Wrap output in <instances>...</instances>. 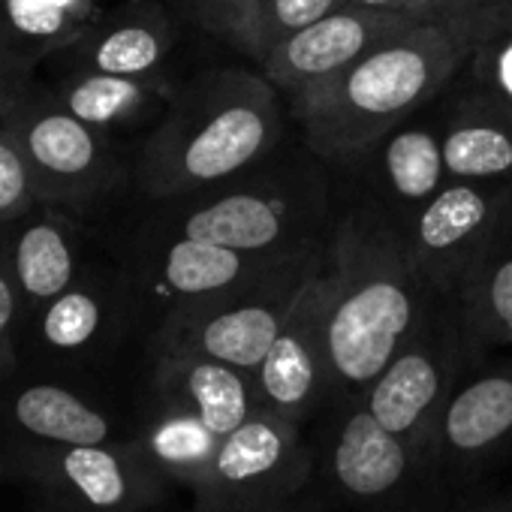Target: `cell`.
I'll use <instances>...</instances> for the list:
<instances>
[{
	"label": "cell",
	"mask_w": 512,
	"mask_h": 512,
	"mask_svg": "<svg viewBox=\"0 0 512 512\" xmlns=\"http://www.w3.org/2000/svg\"><path fill=\"white\" fill-rule=\"evenodd\" d=\"M461 19H416L341 73L299 91V115L332 154H350L425 103L467 58Z\"/></svg>",
	"instance_id": "obj_1"
},
{
	"label": "cell",
	"mask_w": 512,
	"mask_h": 512,
	"mask_svg": "<svg viewBox=\"0 0 512 512\" xmlns=\"http://www.w3.org/2000/svg\"><path fill=\"white\" fill-rule=\"evenodd\" d=\"M302 425L260 407L217 440L205 470L190 485L193 512H278L317 476Z\"/></svg>",
	"instance_id": "obj_2"
},
{
	"label": "cell",
	"mask_w": 512,
	"mask_h": 512,
	"mask_svg": "<svg viewBox=\"0 0 512 512\" xmlns=\"http://www.w3.org/2000/svg\"><path fill=\"white\" fill-rule=\"evenodd\" d=\"M7 464L31 482L37 512H148L166 500L172 485L136 437L13 449Z\"/></svg>",
	"instance_id": "obj_3"
},
{
	"label": "cell",
	"mask_w": 512,
	"mask_h": 512,
	"mask_svg": "<svg viewBox=\"0 0 512 512\" xmlns=\"http://www.w3.org/2000/svg\"><path fill=\"white\" fill-rule=\"evenodd\" d=\"M31 166L37 199L85 211L115 181V157L103 130L85 124L46 88L31 85L7 121Z\"/></svg>",
	"instance_id": "obj_4"
},
{
	"label": "cell",
	"mask_w": 512,
	"mask_h": 512,
	"mask_svg": "<svg viewBox=\"0 0 512 512\" xmlns=\"http://www.w3.org/2000/svg\"><path fill=\"white\" fill-rule=\"evenodd\" d=\"M317 464L332 494L365 512H398L434 476L428 452L386 431L365 404L332 422Z\"/></svg>",
	"instance_id": "obj_5"
},
{
	"label": "cell",
	"mask_w": 512,
	"mask_h": 512,
	"mask_svg": "<svg viewBox=\"0 0 512 512\" xmlns=\"http://www.w3.org/2000/svg\"><path fill=\"white\" fill-rule=\"evenodd\" d=\"M413 323L416 308L401 281H359L320 323L332 392H365L404 350Z\"/></svg>",
	"instance_id": "obj_6"
},
{
	"label": "cell",
	"mask_w": 512,
	"mask_h": 512,
	"mask_svg": "<svg viewBox=\"0 0 512 512\" xmlns=\"http://www.w3.org/2000/svg\"><path fill=\"white\" fill-rule=\"evenodd\" d=\"M266 139L269 118L253 103H226L196 124L175 118L148 145L145 187L166 196L226 178L260 154Z\"/></svg>",
	"instance_id": "obj_7"
},
{
	"label": "cell",
	"mask_w": 512,
	"mask_h": 512,
	"mask_svg": "<svg viewBox=\"0 0 512 512\" xmlns=\"http://www.w3.org/2000/svg\"><path fill=\"white\" fill-rule=\"evenodd\" d=\"M512 446V371L479 374L449 392L431 431V467L455 485L473 482Z\"/></svg>",
	"instance_id": "obj_8"
},
{
	"label": "cell",
	"mask_w": 512,
	"mask_h": 512,
	"mask_svg": "<svg viewBox=\"0 0 512 512\" xmlns=\"http://www.w3.org/2000/svg\"><path fill=\"white\" fill-rule=\"evenodd\" d=\"M416 19L419 16L377 13L359 7L335 10L266 52V70L278 85L299 94L308 85L341 73L356 58L371 52L377 43L398 34L401 28L413 25Z\"/></svg>",
	"instance_id": "obj_9"
},
{
	"label": "cell",
	"mask_w": 512,
	"mask_h": 512,
	"mask_svg": "<svg viewBox=\"0 0 512 512\" xmlns=\"http://www.w3.org/2000/svg\"><path fill=\"white\" fill-rule=\"evenodd\" d=\"M452 377L455 359L449 350L404 344L386 371L362 392V404L386 431L428 452L437 413L452 392Z\"/></svg>",
	"instance_id": "obj_10"
},
{
	"label": "cell",
	"mask_w": 512,
	"mask_h": 512,
	"mask_svg": "<svg viewBox=\"0 0 512 512\" xmlns=\"http://www.w3.org/2000/svg\"><path fill=\"white\" fill-rule=\"evenodd\" d=\"M7 250L28 320L79 284V238L67 208L37 202L28 214L10 220Z\"/></svg>",
	"instance_id": "obj_11"
},
{
	"label": "cell",
	"mask_w": 512,
	"mask_h": 512,
	"mask_svg": "<svg viewBox=\"0 0 512 512\" xmlns=\"http://www.w3.org/2000/svg\"><path fill=\"white\" fill-rule=\"evenodd\" d=\"M154 383L160 404L190 413L214 437H226L260 410V398L247 371L205 356L160 353Z\"/></svg>",
	"instance_id": "obj_12"
},
{
	"label": "cell",
	"mask_w": 512,
	"mask_h": 512,
	"mask_svg": "<svg viewBox=\"0 0 512 512\" xmlns=\"http://www.w3.org/2000/svg\"><path fill=\"white\" fill-rule=\"evenodd\" d=\"M287 320L272 305H238L211 317H175L160 332V353H193L253 374L275 347Z\"/></svg>",
	"instance_id": "obj_13"
},
{
	"label": "cell",
	"mask_w": 512,
	"mask_h": 512,
	"mask_svg": "<svg viewBox=\"0 0 512 512\" xmlns=\"http://www.w3.org/2000/svg\"><path fill=\"white\" fill-rule=\"evenodd\" d=\"M7 431L16 437L13 449H58L91 446L112 437V419L58 383H31L13 392L4 404Z\"/></svg>",
	"instance_id": "obj_14"
},
{
	"label": "cell",
	"mask_w": 512,
	"mask_h": 512,
	"mask_svg": "<svg viewBox=\"0 0 512 512\" xmlns=\"http://www.w3.org/2000/svg\"><path fill=\"white\" fill-rule=\"evenodd\" d=\"M260 407H269L293 422H305L320 401L332 392L329 368L323 356L320 326L290 320L275 347L253 374Z\"/></svg>",
	"instance_id": "obj_15"
},
{
	"label": "cell",
	"mask_w": 512,
	"mask_h": 512,
	"mask_svg": "<svg viewBox=\"0 0 512 512\" xmlns=\"http://www.w3.org/2000/svg\"><path fill=\"white\" fill-rule=\"evenodd\" d=\"M169 52V28L154 10H130L121 19L94 25L76 46L61 55H70L73 70L112 73V76H139L151 79Z\"/></svg>",
	"instance_id": "obj_16"
},
{
	"label": "cell",
	"mask_w": 512,
	"mask_h": 512,
	"mask_svg": "<svg viewBox=\"0 0 512 512\" xmlns=\"http://www.w3.org/2000/svg\"><path fill=\"white\" fill-rule=\"evenodd\" d=\"M91 28L61 0H0V52L34 70L76 46Z\"/></svg>",
	"instance_id": "obj_17"
},
{
	"label": "cell",
	"mask_w": 512,
	"mask_h": 512,
	"mask_svg": "<svg viewBox=\"0 0 512 512\" xmlns=\"http://www.w3.org/2000/svg\"><path fill=\"white\" fill-rule=\"evenodd\" d=\"M181 229L187 238H199L247 253V250H263L278 241L281 214L272 202L260 196L235 193L187 214Z\"/></svg>",
	"instance_id": "obj_18"
},
{
	"label": "cell",
	"mask_w": 512,
	"mask_h": 512,
	"mask_svg": "<svg viewBox=\"0 0 512 512\" xmlns=\"http://www.w3.org/2000/svg\"><path fill=\"white\" fill-rule=\"evenodd\" d=\"M52 94L76 118H82L85 124L97 130H106L112 124H121L139 115L157 97V82L139 79V76L73 70Z\"/></svg>",
	"instance_id": "obj_19"
},
{
	"label": "cell",
	"mask_w": 512,
	"mask_h": 512,
	"mask_svg": "<svg viewBox=\"0 0 512 512\" xmlns=\"http://www.w3.org/2000/svg\"><path fill=\"white\" fill-rule=\"evenodd\" d=\"M220 437H214L199 419L190 413H181L175 407L160 404L154 419L136 434V443L145 449V455L178 485H193L199 473L205 470L214 446Z\"/></svg>",
	"instance_id": "obj_20"
},
{
	"label": "cell",
	"mask_w": 512,
	"mask_h": 512,
	"mask_svg": "<svg viewBox=\"0 0 512 512\" xmlns=\"http://www.w3.org/2000/svg\"><path fill=\"white\" fill-rule=\"evenodd\" d=\"M37 344L52 356H82L88 353L103 326H106V305L88 284H73L67 293L55 296L43 305L34 317Z\"/></svg>",
	"instance_id": "obj_21"
},
{
	"label": "cell",
	"mask_w": 512,
	"mask_h": 512,
	"mask_svg": "<svg viewBox=\"0 0 512 512\" xmlns=\"http://www.w3.org/2000/svg\"><path fill=\"white\" fill-rule=\"evenodd\" d=\"M470 37V64L491 100L512 112V0L461 19Z\"/></svg>",
	"instance_id": "obj_22"
},
{
	"label": "cell",
	"mask_w": 512,
	"mask_h": 512,
	"mask_svg": "<svg viewBox=\"0 0 512 512\" xmlns=\"http://www.w3.org/2000/svg\"><path fill=\"white\" fill-rule=\"evenodd\" d=\"M241 269L244 263L238 250L187 235L166 250L163 260V278L181 296H205L226 290L241 275Z\"/></svg>",
	"instance_id": "obj_23"
},
{
	"label": "cell",
	"mask_w": 512,
	"mask_h": 512,
	"mask_svg": "<svg viewBox=\"0 0 512 512\" xmlns=\"http://www.w3.org/2000/svg\"><path fill=\"white\" fill-rule=\"evenodd\" d=\"M386 172L392 187L410 199L422 202L425 196L437 193L446 163H443V142H437L425 130H404L386 145Z\"/></svg>",
	"instance_id": "obj_24"
},
{
	"label": "cell",
	"mask_w": 512,
	"mask_h": 512,
	"mask_svg": "<svg viewBox=\"0 0 512 512\" xmlns=\"http://www.w3.org/2000/svg\"><path fill=\"white\" fill-rule=\"evenodd\" d=\"M443 163L455 178H497L512 172V133L494 124H464L443 139Z\"/></svg>",
	"instance_id": "obj_25"
},
{
	"label": "cell",
	"mask_w": 512,
	"mask_h": 512,
	"mask_svg": "<svg viewBox=\"0 0 512 512\" xmlns=\"http://www.w3.org/2000/svg\"><path fill=\"white\" fill-rule=\"evenodd\" d=\"M488 220V202L467 184L443 187L419 217V241L428 250H452Z\"/></svg>",
	"instance_id": "obj_26"
},
{
	"label": "cell",
	"mask_w": 512,
	"mask_h": 512,
	"mask_svg": "<svg viewBox=\"0 0 512 512\" xmlns=\"http://www.w3.org/2000/svg\"><path fill=\"white\" fill-rule=\"evenodd\" d=\"M37 187L10 124L0 127V223L19 220L37 205Z\"/></svg>",
	"instance_id": "obj_27"
},
{
	"label": "cell",
	"mask_w": 512,
	"mask_h": 512,
	"mask_svg": "<svg viewBox=\"0 0 512 512\" xmlns=\"http://www.w3.org/2000/svg\"><path fill=\"white\" fill-rule=\"evenodd\" d=\"M28 323L22 293L7 250V223H0V383L10 380L19 365V332Z\"/></svg>",
	"instance_id": "obj_28"
},
{
	"label": "cell",
	"mask_w": 512,
	"mask_h": 512,
	"mask_svg": "<svg viewBox=\"0 0 512 512\" xmlns=\"http://www.w3.org/2000/svg\"><path fill=\"white\" fill-rule=\"evenodd\" d=\"M335 7H338V0H263L260 49L256 52H272L290 34L335 13Z\"/></svg>",
	"instance_id": "obj_29"
},
{
	"label": "cell",
	"mask_w": 512,
	"mask_h": 512,
	"mask_svg": "<svg viewBox=\"0 0 512 512\" xmlns=\"http://www.w3.org/2000/svg\"><path fill=\"white\" fill-rule=\"evenodd\" d=\"M190 16L214 31H241L244 43L260 49V13L263 0H184Z\"/></svg>",
	"instance_id": "obj_30"
},
{
	"label": "cell",
	"mask_w": 512,
	"mask_h": 512,
	"mask_svg": "<svg viewBox=\"0 0 512 512\" xmlns=\"http://www.w3.org/2000/svg\"><path fill=\"white\" fill-rule=\"evenodd\" d=\"M476 323L479 335L512 341V256L494 269L491 281L485 284Z\"/></svg>",
	"instance_id": "obj_31"
},
{
	"label": "cell",
	"mask_w": 512,
	"mask_h": 512,
	"mask_svg": "<svg viewBox=\"0 0 512 512\" xmlns=\"http://www.w3.org/2000/svg\"><path fill=\"white\" fill-rule=\"evenodd\" d=\"M31 85H34V67L0 52V127L10 121V115L25 100Z\"/></svg>",
	"instance_id": "obj_32"
},
{
	"label": "cell",
	"mask_w": 512,
	"mask_h": 512,
	"mask_svg": "<svg viewBox=\"0 0 512 512\" xmlns=\"http://www.w3.org/2000/svg\"><path fill=\"white\" fill-rule=\"evenodd\" d=\"M347 7L377 10V13H404V16H419V19H434V4H431V0H347Z\"/></svg>",
	"instance_id": "obj_33"
},
{
	"label": "cell",
	"mask_w": 512,
	"mask_h": 512,
	"mask_svg": "<svg viewBox=\"0 0 512 512\" xmlns=\"http://www.w3.org/2000/svg\"><path fill=\"white\" fill-rule=\"evenodd\" d=\"M434 4V16H446V19H464L473 16L479 10H488L500 0H431Z\"/></svg>",
	"instance_id": "obj_34"
},
{
	"label": "cell",
	"mask_w": 512,
	"mask_h": 512,
	"mask_svg": "<svg viewBox=\"0 0 512 512\" xmlns=\"http://www.w3.org/2000/svg\"><path fill=\"white\" fill-rule=\"evenodd\" d=\"M464 512H512V497H491V500L473 503Z\"/></svg>",
	"instance_id": "obj_35"
},
{
	"label": "cell",
	"mask_w": 512,
	"mask_h": 512,
	"mask_svg": "<svg viewBox=\"0 0 512 512\" xmlns=\"http://www.w3.org/2000/svg\"><path fill=\"white\" fill-rule=\"evenodd\" d=\"M278 512H317V509H311V506H305V503H299V497H296V500H290L287 506H281Z\"/></svg>",
	"instance_id": "obj_36"
},
{
	"label": "cell",
	"mask_w": 512,
	"mask_h": 512,
	"mask_svg": "<svg viewBox=\"0 0 512 512\" xmlns=\"http://www.w3.org/2000/svg\"><path fill=\"white\" fill-rule=\"evenodd\" d=\"M7 470H10V464H7V458H4V455H0V476H4Z\"/></svg>",
	"instance_id": "obj_37"
}]
</instances>
